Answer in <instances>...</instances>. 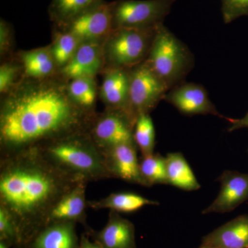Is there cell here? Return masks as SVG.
Instances as JSON below:
<instances>
[{"label":"cell","instance_id":"1","mask_svg":"<svg viewBox=\"0 0 248 248\" xmlns=\"http://www.w3.org/2000/svg\"><path fill=\"white\" fill-rule=\"evenodd\" d=\"M68 83L60 73L42 79L24 77L1 96L0 158L72 134L89 133L98 112L73 102Z\"/></svg>","mask_w":248,"mask_h":248},{"label":"cell","instance_id":"2","mask_svg":"<svg viewBox=\"0 0 248 248\" xmlns=\"http://www.w3.org/2000/svg\"><path fill=\"white\" fill-rule=\"evenodd\" d=\"M80 181L31 148L0 158V208L14 221L17 246L29 247L58 202Z\"/></svg>","mask_w":248,"mask_h":248},{"label":"cell","instance_id":"3","mask_svg":"<svg viewBox=\"0 0 248 248\" xmlns=\"http://www.w3.org/2000/svg\"><path fill=\"white\" fill-rule=\"evenodd\" d=\"M89 133L72 134L32 148L55 167L80 181L112 178L102 151Z\"/></svg>","mask_w":248,"mask_h":248},{"label":"cell","instance_id":"4","mask_svg":"<svg viewBox=\"0 0 248 248\" xmlns=\"http://www.w3.org/2000/svg\"><path fill=\"white\" fill-rule=\"evenodd\" d=\"M146 62L169 91L185 82L195 66L190 48L164 24L156 30Z\"/></svg>","mask_w":248,"mask_h":248},{"label":"cell","instance_id":"5","mask_svg":"<svg viewBox=\"0 0 248 248\" xmlns=\"http://www.w3.org/2000/svg\"><path fill=\"white\" fill-rule=\"evenodd\" d=\"M156 30L113 29L103 41L104 68H131L146 61Z\"/></svg>","mask_w":248,"mask_h":248},{"label":"cell","instance_id":"6","mask_svg":"<svg viewBox=\"0 0 248 248\" xmlns=\"http://www.w3.org/2000/svg\"><path fill=\"white\" fill-rule=\"evenodd\" d=\"M176 0H117L112 2V30H155L164 24Z\"/></svg>","mask_w":248,"mask_h":248},{"label":"cell","instance_id":"7","mask_svg":"<svg viewBox=\"0 0 248 248\" xmlns=\"http://www.w3.org/2000/svg\"><path fill=\"white\" fill-rule=\"evenodd\" d=\"M169 91L146 61L130 68V107L137 117L143 114H151L164 100Z\"/></svg>","mask_w":248,"mask_h":248},{"label":"cell","instance_id":"8","mask_svg":"<svg viewBox=\"0 0 248 248\" xmlns=\"http://www.w3.org/2000/svg\"><path fill=\"white\" fill-rule=\"evenodd\" d=\"M136 122L137 119L128 112L105 108L97 114L89 133L101 151H104L116 145L135 143Z\"/></svg>","mask_w":248,"mask_h":248},{"label":"cell","instance_id":"9","mask_svg":"<svg viewBox=\"0 0 248 248\" xmlns=\"http://www.w3.org/2000/svg\"><path fill=\"white\" fill-rule=\"evenodd\" d=\"M53 27L71 32L81 42L104 41L112 31V2L100 0L66 24Z\"/></svg>","mask_w":248,"mask_h":248},{"label":"cell","instance_id":"10","mask_svg":"<svg viewBox=\"0 0 248 248\" xmlns=\"http://www.w3.org/2000/svg\"><path fill=\"white\" fill-rule=\"evenodd\" d=\"M164 100L186 116L212 115L228 120L221 115L210 101L208 91L202 85L195 83H182L170 90Z\"/></svg>","mask_w":248,"mask_h":248},{"label":"cell","instance_id":"11","mask_svg":"<svg viewBox=\"0 0 248 248\" xmlns=\"http://www.w3.org/2000/svg\"><path fill=\"white\" fill-rule=\"evenodd\" d=\"M217 181L221 184L219 193L203 215L231 213L248 201V173L225 170Z\"/></svg>","mask_w":248,"mask_h":248},{"label":"cell","instance_id":"12","mask_svg":"<svg viewBox=\"0 0 248 248\" xmlns=\"http://www.w3.org/2000/svg\"><path fill=\"white\" fill-rule=\"evenodd\" d=\"M101 74L103 79L99 88V97L105 108L124 111L138 119L130 107V68H106Z\"/></svg>","mask_w":248,"mask_h":248},{"label":"cell","instance_id":"13","mask_svg":"<svg viewBox=\"0 0 248 248\" xmlns=\"http://www.w3.org/2000/svg\"><path fill=\"white\" fill-rule=\"evenodd\" d=\"M138 149L135 143H126L102 151L112 178L146 187L140 172Z\"/></svg>","mask_w":248,"mask_h":248},{"label":"cell","instance_id":"14","mask_svg":"<svg viewBox=\"0 0 248 248\" xmlns=\"http://www.w3.org/2000/svg\"><path fill=\"white\" fill-rule=\"evenodd\" d=\"M104 68L103 41H89L80 44L71 61L59 73L64 79L94 78Z\"/></svg>","mask_w":248,"mask_h":248},{"label":"cell","instance_id":"15","mask_svg":"<svg viewBox=\"0 0 248 248\" xmlns=\"http://www.w3.org/2000/svg\"><path fill=\"white\" fill-rule=\"evenodd\" d=\"M94 238L104 248H137L133 223L112 210L107 224Z\"/></svg>","mask_w":248,"mask_h":248},{"label":"cell","instance_id":"16","mask_svg":"<svg viewBox=\"0 0 248 248\" xmlns=\"http://www.w3.org/2000/svg\"><path fill=\"white\" fill-rule=\"evenodd\" d=\"M214 248H248V215L236 217L202 238Z\"/></svg>","mask_w":248,"mask_h":248},{"label":"cell","instance_id":"17","mask_svg":"<svg viewBox=\"0 0 248 248\" xmlns=\"http://www.w3.org/2000/svg\"><path fill=\"white\" fill-rule=\"evenodd\" d=\"M15 58L22 65L24 78L46 79L59 73L50 45L30 50H19Z\"/></svg>","mask_w":248,"mask_h":248},{"label":"cell","instance_id":"18","mask_svg":"<svg viewBox=\"0 0 248 248\" xmlns=\"http://www.w3.org/2000/svg\"><path fill=\"white\" fill-rule=\"evenodd\" d=\"M87 184L85 182H79L58 202L50 214L49 223L55 221H73L86 224Z\"/></svg>","mask_w":248,"mask_h":248},{"label":"cell","instance_id":"19","mask_svg":"<svg viewBox=\"0 0 248 248\" xmlns=\"http://www.w3.org/2000/svg\"><path fill=\"white\" fill-rule=\"evenodd\" d=\"M76 222L55 221L49 223L32 241V248H79Z\"/></svg>","mask_w":248,"mask_h":248},{"label":"cell","instance_id":"20","mask_svg":"<svg viewBox=\"0 0 248 248\" xmlns=\"http://www.w3.org/2000/svg\"><path fill=\"white\" fill-rule=\"evenodd\" d=\"M87 205L88 208L94 210L109 209L118 213H130L146 205H159V203L138 194L125 192L112 193L99 200L88 201Z\"/></svg>","mask_w":248,"mask_h":248},{"label":"cell","instance_id":"21","mask_svg":"<svg viewBox=\"0 0 248 248\" xmlns=\"http://www.w3.org/2000/svg\"><path fill=\"white\" fill-rule=\"evenodd\" d=\"M168 185L185 191H195L201 188L190 165L181 153H170L166 156Z\"/></svg>","mask_w":248,"mask_h":248},{"label":"cell","instance_id":"22","mask_svg":"<svg viewBox=\"0 0 248 248\" xmlns=\"http://www.w3.org/2000/svg\"><path fill=\"white\" fill-rule=\"evenodd\" d=\"M99 88L94 78H80L70 80L68 91L73 102L85 110L97 112L96 102L99 96Z\"/></svg>","mask_w":248,"mask_h":248},{"label":"cell","instance_id":"23","mask_svg":"<svg viewBox=\"0 0 248 248\" xmlns=\"http://www.w3.org/2000/svg\"><path fill=\"white\" fill-rule=\"evenodd\" d=\"M81 43L71 32L53 27L50 47L59 71L71 61Z\"/></svg>","mask_w":248,"mask_h":248},{"label":"cell","instance_id":"24","mask_svg":"<svg viewBox=\"0 0 248 248\" xmlns=\"http://www.w3.org/2000/svg\"><path fill=\"white\" fill-rule=\"evenodd\" d=\"M100 0H51L48 13L54 26H62Z\"/></svg>","mask_w":248,"mask_h":248},{"label":"cell","instance_id":"25","mask_svg":"<svg viewBox=\"0 0 248 248\" xmlns=\"http://www.w3.org/2000/svg\"><path fill=\"white\" fill-rule=\"evenodd\" d=\"M140 166L146 187H150L156 184L168 185L166 157L159 153L141 156Z\"/></svg>","mask_w":248,"mask_h":248},{"label":"cell","instance_id":"26","mask_svg":"<svg viewBox=\"0 0 248 248\" xmlns=\"http://www.w3.org/2000/svg\"><path fill=\"white\" fill-rule=\"evenodd\" d=\"M134 141L142 156L154 153L155 129L150 114L138 116L134 128Z\"/></svg>","mask_w":248,"mask_h":248},{"label":"cell","instance_id":"27","mask_svg":"<svg viewBox=\"0 0 248 248\" xmlns=\"http://www.w3.org/2000/svg\"><path fill=\"white\" fill-rule=\"evenodd\" d=\"M0 66V94H8L24 78L22 65L16 58L1 62Z\"/></svg>","mask_w":248,"mask_h":248},{"label":"cell","instance_id":"28","mask_svg":"<svg viewBox=\"0 0 248 248\" xmlns=\"http://www.w3.org/2000/svg\"><path fill=\"white\" fill-rule=\"evenodd\" d=\"M14 32L12 26L4 19L0 20V58L1 62L15 56Z\"/></svg>","mask_w":248,"mask_h":248},{"label":"cell","instance_id":"29","mask_svg":"<svg viewBox=\"0 0 248 248\" xmlns=\"http://www.w3.org/2000/svg\"><path fill=\"white\" fill-rule=\"evenodd\" d=\"M221 12L225 24L248 16V0H221Z\"/></svg>","mask_w":248,"mask_h":248},{"label":"cell","instance_id":"30","mask_svg":"<svg viewBox=\"0 0 248 248\" xmlns=\"http://www.w3.org/2000/svg\"><path fill=\"white\" fill-rule=\"evenodd\" d=\"M0 241L10 246H17V234L16 226L9 213L0 208Z\"/></svg>","mask_w":248,"mask_h":248},{"label":"cell","instance_id":"31","mask_svg":"<svg viewBox=\"0 0 248 248\" xmlns=\"http://www.w3.org/2000/svg\"><path fill=\"white\" fill-rule=\"evenodd\" d=\"M228 122L230 125L228 131L229 133L234 132L235 130L242 128H248V112L241 119H228Z\"/></svg>","mask_w":248,"mask_h":248},{"label":"cell","instance_id":"32","mask_svg":"<svg viewBox=\"0 0 248 248\" xmlns=\"http://www.w3.org/2000/svg\"><path fill=\"white\" fill-rule=\"evenodd\" d=\"M79 248H104L99 243L95 241L93 243L88 238V236L83 235L80 242Z\"/></svg>","mask_w":248,"mask_h":248},{"label":"cell","instance_id":"33","mask_svg":"<svg viewBox=\"0 0 248 248\" xmlns=\"http://www.w3.org/2000/svg\"><path fill=\"white\" fill-rule=\"evenodd\" d=\"M10 245L4 241H0V248H9Z\"/></svg>","mask_w":248,"mask_h":248},{"label":"cell","instance_id":"34","mask_svg":"<svg viewBox=\"0 0 248 248\" xmlns=\"http://www.w3.org/2000/svg\"><path fill=\"white\" fill-rule=\"evenodd\" d=\"M214 248L211 247V246H208V245L202 244H201V246H200V248Z\"/></svg>","mask_w":248,"mask_h":248},{"label":"cell","instance_id":"35","mask_svg":"<svg viewBox=\"0 0 248 248\" xmlns=\"http://www.w3.org/2000/svg\"></svg>","mask_w":248,"mask_h":248}]
</instances>
